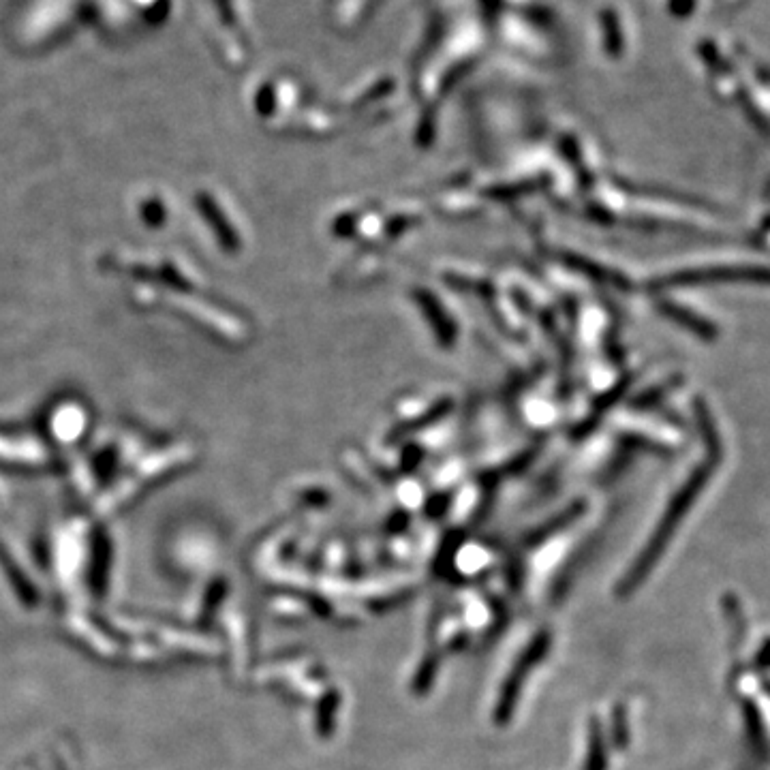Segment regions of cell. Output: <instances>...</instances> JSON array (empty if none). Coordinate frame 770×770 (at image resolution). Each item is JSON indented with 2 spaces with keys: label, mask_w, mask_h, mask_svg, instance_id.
I'll return each instance as SVG.
<instances>
[]
</instances>
